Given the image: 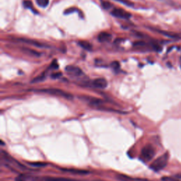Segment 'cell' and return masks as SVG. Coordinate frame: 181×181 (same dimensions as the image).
Segmentation results:
<instances>
[{"instance_id":"obj_1","label":"cell","mask_w":181,"mask_h":181,"mask_svg":"<svg viewBox=\"0 0 181 181\" xmlns=\"http://www.w3.org/2000/svg\"><path fill=\"white\" fill-rule=\"evenodd\" d=\"M33 92H37V93H43L50 94V95L60 96V97L65 98L66 99L71 100L73 98V96L69 93L64 91V90L60 89V88H41V89H32L31 90Z\"/></svg>"},{"instance_id":"obj_2","label":"cell","mask_w":181,"mask_h":181,"mask_svg":"<svg viewBox=\"0 0 181 181\" xmlns=\"http://www.w3.org/2000/svg\"><path fill=\"white\" fill-rule=\"evenodd\" d=\"M168 158H169V154H168V152L163 153V155L160 156L159 158H157V159L151 164L150 168L156 172L160 171V170L163 169V168L167 166Z\"/></svg>"},{"instance_id":"obj_3","label":"cell","mask_w":181,"mask_h":181,"mask_svg":"<svg viewBox=\"0 0 181 181\" xmlns=\"http://www.w3.org/2000/svg\"><path fill=\"white\" fill-rule=\"evenodd\" d=\"M156 153L155 149L150 144L146 145L141 151L140 159L144 162H149L154 157Z\"/></svg>"},{"instance_id":"obj_4","label":"cell","mask_w":181,"mask_h":181,"mask_svg":"<svg viewBox=\"0 0 181 181\" xmlns=\"http://www.w3.org/2000/svg\"><path fill=\"white\" fill-rule=\"evenodd\" d=\"M14 40H15V41L20 42V43H25V44H28V45L35 46V47H37V48H50L49 45H46V44H43L42 43H40V42L35 41V40L28 39V38H16Z\"/></svg>"},{"instance_id":"obj_5","label":"cell","mask_w":181,"mask_h":181,"mask_svg":"<svg viewBox=\"0 0 181 181\" xmlns=\"http://www.w3.org/2000/svg\"><path fill=\"white\" fill-rule=\"evenodd\" d=\"M111 14L115 17L121 19H129L131 17V14L122 9H114L111 12Z\"/></svg>"},{"instance_id":"obj_6","label":"cell","mask_w":181,"mask_h":181,"mask_svg":"<svg viewBox=\"0 0 181 181\" xmlns=\"http://www.w3.org/2000/svg\"><path fill=\"white\" fill-rule=\"evenodd\" d=\"M90 86H92V87L96 88H105L107 87L108 86V81H106V79H104V78H98V79H96L92 81L90 83Z\"/></svg>"},{"instance_id":"obj_7","label":"cell","mask_w":181,"mask_h":181,"mask_svg":"<svg viewBox=\"0 0 181 181\" xmlns=\"http://www.w3.org/2000/svg\"><path fill=\"white\" fill-rule=\"evenodd\" d=\"M65 71L69 74L74 76V77H79L83 73L79 67L74 66V65H68V66H67L65 67Z\"/></svg>"},{"instance_id":"obj_8","label":"cell","mask_w":181,"mask_h":181,"mask_svg":"<svg viewBox=\"0 0 181 181\" xmlns=\"http://www.w3.org/2000/svg\"><path fill=\"white\" fill-rule=\"evenodd\" d=\"M112 35L110 33L107 32H102L98 35V40L100 43H108V42L112 39Z\"/></svg>"},{"instance_id":"obj_9","label":"cell","mask_w":181,"mask_h":181,"mask_svg":"<svg viewBox=\"0 0 181 181\" xmlns=\"http://www.w3.org/2000/svg\"><path fill=\"white\" fill-rule=\"evenodd\" d=\"M151 30H154L156 32L161 33V34L165 35V36H167L168 38H173V39H178L180 38V36L178 35L175 34V33H169L167 32V31H161V30H158V29H154V28H151Z\"/></svg>"},{"instance_id":"obj_10","label":"cell","mask_w":181,"mask_h":181,"mask_svg":"<svg viewBox=\"0 0 181 181\" xmlns=\"http://www.w3.org/2000/svg\"><path fill=\"white\" fill-rule=\"evenodd\" d=\"M44 181H80L75 179L67 178H56V177H46L44 178Z\"/></svg>"},{"instance_id":"obj_11","label":"cell","mask_w":181,"mask_h":181,"mask_svg":"<svg viewBox=\"0 0 181 181\" xmlns=\"http://www.w3.org/2000/svg\"><path fill=\"white\" fill-rule=\"evenodd\" d=\"M21 50L22 52H24V53H26L27 54H29V55L34 56V57H40V56H41V53H39L38 52L36 51V50L30 49V48H21Z\"/></svg>"},{"instance_id":"obj_12","label":"cell","mask_w":181,"mask_h":181,"mask_svg":"<svg viewBox=\"0 0 181 181\" xmlns=\"http://www.w3.org/2000/svg\"><path fill=\"white\" fill-rule=\"evenodd\" d=\"M79 45L81 46L83 49L86 50H88V51H89V50H91L92 49V45L87 41H79Z\"/></svg>"},{"instance_id":"obj_13","label":"cell","mask_w":181,"mask_h":181,"mask_svg":"<svg viewBox=\"0 0 181 181\" xmlns=\"http://www.w3.org/2000/svg\"><path fill=\"white\" fill-rule=\"evenodd\" d=\"M23 5H24V7L25 8H26V9H29L32 10L33 12L37 13V12L35 11V9H33L32 2L30 1V0H25V1H24V2H23Z\"/></svg>"},{"instance_id":"obj_14","label":"cell","mask_w":181,"mask_h":181,"mask_svg":"<svg viewBox=\"0 0 181 181\" xmlns=\"http://www.w3.org/2000/svg\"><path fill=\"white\" fill-rule=\"evenodd\" d=\"M35 1L37 5L42 8L47 7L49 5V0H35Z\"/></svg>"},{"instance_id":"obj_15","label":"cell","mask_w":181,"mask_h":181,"mask_svg":"<svg viewBox=\"0 0 181 181\" xmlns=\"http://www.w3.org/2000/svg\"><path fill=\"white\" fill-rule=\"evenodd\" d=\"M114 1L123 4V5L127 6V7H134V4L132 3V2L129 1V0H114Z\"/></svg>"},{"instance_id":"obj_16","label":"cell","mask_w":181,"mask_h":181,"mask_svg":"<svg viewBox=\"0 0 181 181\" xmlns=\"http://www.w3.org/2000/svg\"><path fill=\"white\" fill-rule=\"evenodd\" d=\"M133 45L135 48H144L147 45V44L145 43V42L143 41H137V42H134L133 43Z\"/></svg>"},{"instance_id":"obj_17","label":"cell","mask_w":181,"mask_h":181,"mask_svg":"<svg viewBox=\"0 0 181 181\" xmlns=\"http://www.w3.org/2000/svg\"><path fill=\"white\" fill-rule=\"evenodd\" d=\"M101 5L105 9H109L113 7L112 4H110L107 1H105V0H101Z\"/></svg>"},{"instance_id":"obj_18","label":"cell","mask_w":181,"mask_h":181,"mask_svg":"<svg viewBox=\"0 0 181 181\" xmlns=\"http://www.w3.org/2000/svg\"><path fill=\"white\" fill-rule=\"evenodd\" d=\"M45 74H42L41 75L38 76V77L35 78V79H34L33 80H32V81H31V83H37V82H40L41 81H43V80L45 79Z\"/></svg>"},{"instance_id":"obj_19","label":"cell","mask_w":181,"mask_h":181,"mask_svg":"<svg viewBox=\"0 0 181 181\" xmlns=\"http://www.w3.org/2000/svg\"><path fill=\"white\" fill-rule=\"evenodd\" d=\"M58 67H59L58 64V62H57L56 60H54L53 62L51 63V64H50V68L51 69H58Z\"/></svg>"},{"instance_id":"obj_20","label":"cell","mask_w":181,"mask_h":181,"mask_svg":"<svg viewBox=\"0 0 181 181\" xmlns=\"http://www.w3.org/2000/svg\"><path fill=\"white\" fill-rule=\"evenodd\" d=\"M161 180L162 181H178L176 179L171 178V177H163V178H162Z\"/></svg>"},{"instance_id":"obj_21","label":"cell","mask_w":181,"mask_h":181,"mask_svg":"<svg viewBox=\"0 0 181 181\" xmlns=\"http://www.w3.org/2000/svg\"><path fill=\"white\" fill-rule=\"evenodd\" d=\"M61 76H62V73L57 72V73L52 74L51 77L52 78V79H58V78H60Z\"/></svg>"},{"instance_id":"obj_22","label":"cell","mask_w":181,"mask_h":181,"mask_svg":"<svg viewBox=\"0 0 181 181\" xmlns=\"http://www.w3.org/2000/svg\"><path fill=\"white\" fill-rule=\"evenodd\" d=\"M111 66L113 67L114 69H118L120 67V64L117 62H113L111 63Z\"/></svg>"},{"instance_id":"obj_23","label":"cell","mask_w":181,"mask_h":181,"mask_svg":"<svg viewBox=\"0 0 181 181\" xmlns=\"http://www.w3.org/2000/svg\"><path fill=\"white\" fill-rule=\"evenodd\" d=\"M75 11H77V9H76L75 8H70V9H67L66 11L64 12V14H69L72 13V12H74Z\"/></svg>"},{"instance_id":"obj_24","label":"cell","mask_w":181,"mask_h":181,"mask_svg":"<svg viewBox=\"0 0 181 181\" xmlns=\"http://www.w3.org/2000/svg\"><path fill=\"white\" fill-rule=\"evenodd\" d=\"M179 64H180V67L181 68V57L180 58V60H179Z\"/></svg>"},{"instance_id":"obj_25","label":"cell","mask_w":181,"mask_h":181,"mask_svg":"<svg viewBox=\"0 0 181 181\" xmlns=\"http://www.w3.org/2000/svg\"><path fill=\"white\" fill-rule=\"evenodd\" d=\"M160 1H164V0H160Z\"/></svg>"}]
</instances>
